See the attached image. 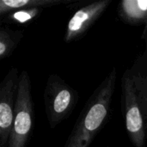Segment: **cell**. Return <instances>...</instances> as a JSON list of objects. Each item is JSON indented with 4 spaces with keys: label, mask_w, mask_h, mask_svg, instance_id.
Returning a JSON list of instances; mask_svg holds the SVG:
<instances>
[{
    "label": "cell",
    "mask_w": 147,
    "mask_h": 147,
    "mask_svg": "<svg viewBox=\"0 0 147 147\" xmlns=\"http://www.w3.org/2000/svg\"><path fill=\"white\" fill-rule=\"evenodd\" d=\"M145 47L121 80V112L126 130L134 147L147 143V24L142 36Z\"/></svg>",
    "instance_id": "cell-1"
},
{
    "label": "cell",
    "mask_w": 147,
    "mask_h": 147,
    "mask_svg": "<svg viewBox=\"0 0 147 147\" xmlns=\"http://www.w3.org/2000/svg\"><path fill=\"white\" fill-rule=\"evenodd\" d=\"M116 79L114 67L86 102L64 147H89L103 129L109 119Z\"/></svg>",
    "instance_id": "cell-2"
},
{
    "label": "cell",
    "mask_w": 147,
    "mask_h": 147,
    "mask_svg": "<svg viewBox=\"0 0 147 147\" xmlns=\"http://www.w3.org/2000/svg\"><path fill=\"white\" fill-rule=\"evenodd\" d=\"M45 113L52 129L67 119L76 108L79 95L57 74H50L44 90Z\"/></svg>",
    "instance_id": "cell-3"
},
{
    "label": "cell",
    "mask_w": 147,
    "mask_h": 147,
    "mask_svg": "<svg viewBox=\"0 0 147 147\" xmlns=\"http://www.w3.org/2000/svg\"><path fill=\"white\" fill-rule=\"evenodd\" d=\"M34 111L31 94V81L28 72L24 70L19 76L15 119L8 147L27 146L34 127Z\"/></svg>",
    "instance_id": "cell-4"
},
{
    "label": "cell",
    "mask_w": 147,
    "mask_h": 147,
    "mask_svg": "<svg viewBox=\"0 0 147 147\" xmlns=\"http://www.w3.org/2000/svg\"><path fill=\"white\" fill-rule=\"evenodd\" d=\"M19 76L17 68L12 67L0 84V147H8L15 119Z\"/></svg>",
    "instance_id": "cell-5"
},
{
    "label": "cell",
    "mask_w": 147,
    "mask_h": 147,
    "mask_svg": "<svg viewBox=\"0 0 147 147\" xmlns=\"http://www.w3.org/2000/svg\"><path fill=\"white\" fill-rule=\"evenodd\" d=\"M112 0L95 1L78 9L69 20L64 40L66 43L81 39L105 12Z\"/></svg>",
    "instance_id": "cell-6"
},
{
    "label": "cell",
    "mask_w": 147,
    "mask_h": 147,
    "mask_svg": "<svg viewBox=\"0 0 147 147\" xmlns=\"http://www.w3.org/2000/svg\"><path fill=\"white\" fill-rule=\"evenodd\" d=\"M118 14L122 22L128 24H147V0H122Z\"/></svg>",
    "instance_id": "cell-7"
},
{
    "label": "cell",
    "mask_w": 147,
    "mask_h": 147,
    "mask_svg": "<svg viewBox=\"0 0 147 147\" xmlns=\"http://www.w3.org/2000/svg\"><path fill=\"white\" fill-rule=\"evenodd\" d=\"M72 2L75 0H1L0 16L2 17L12 11L22 9H42Z\"/></svg>",
    "instance_id": "cell-8"
},
{
    "label": "cell",
    "mask_w": 147,
    "mask_h": 147,
    "mask_svg": "<svg viewBox=\"0 0 147 147\" xmlns=\"http://www.w3.org/2000/svg\"><path fill=\"white\" fill-rule=\"evenodd\" d=\"M23 34L22 30L12 29L8 26L0 28V60L13 53L23 38Z\"/></svg>",
    "instance_id": "cell-9"
},
{
    "label": "cell",
    "mask_w": 147,
    "mask_h": 147,
    "mask_svg": "<svg viewBox=\"0 0 147 147\" xmlns=\"http://www.w3.org/2000/svg\"><path fill=\"white\" fill-rule=\"evenodd\" d=\"M42 9H22L12 11L2 16V22L5 23H28L40 15Z\"/></svg>",
    "instance_id": "cell-10"
}]
</instances>
